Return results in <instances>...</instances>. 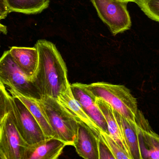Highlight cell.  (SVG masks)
Returning <instances> with one entry per match:
<instances>
[{"mask_svg": "<svg viewBox=\"0 0 159 159\" xmlns=\"http://www.w3.org/2000/svg\"><path fill=\"white\" fill-rule=\"evenodd\" d=\"M37 69L31 82L41 96L58 100L70 87L66 63L56 45L45 39L36 42Z\"/></svg>", "mask_w": 159, "mask_h": 159, "instance_id": "1", "label": "cell"}, {"mask_svg": "<svg viewBox=\"0 0 159 159\" xmlns=\"http://www.w3.org/2000/svg\"><path fill=\"white\" fill-rule=\"evenodd\" d=\"M95 97L108 103L115 111L128 120L135 122L138 113L137 99L124 85L98 82L84 84Z\"/></svg>", "mask_w": 159, "mask_h": 159, "instance_id": "2", "label": "cell"}, {"mask_svg": "<svg viewBox=\"0 0 159 159\" xmlns=\"http://www.w3.org/2000/svg\"><path fill=\"white\" fill-rule=\"evenodd\" d=\"M37 101L54 133V137L67 146H73L78 122L57 99L41 96Z\"/></svg>", "mask_w": 159, "mask_h": 159, "instance_id": "3", "label": "cell"}, {"mask_svg": "<svg viewBox=\"0 0 159 159\" xmlns=\"http://www.w3.org/2000/svg\"><path fill=\"white\" fill-rule=\"evenodd\" d=\"M10 110L17 129L29 145L47 139L34 117L24 104L16 96L9 97Z\"/></svg>", "mask_w": 159, "mask_h": 159, "instance_id": "4", "label": "cell"}, {"mask_svg": "<svg viewBox=\"0 0 159 159\" xmlns=\"http://www.w3.org/2000/svg\"><path fill=\"white\" fill-rule=\"evenodd\" d=\"M102 21L113 35L129 30L131 21L127 9L128 2L120 0H90Z\"/></svg>", "mask_w": 159, "mask_h": 159, "instance_id": "5", "label": "cell"}, {"mask_svg": "<svg viewBox=\"0 0 159 159\" xmlns=\"http://www.w3.org/2000/svg\"><path fill=\"white\" fill-rule=\"evenodd\" d=\"M0 84L23 95L40 98L37 90L16 64L9 50L4 51L0 58Z\"/></svg>", "mask_w": 159, "mask_h": 159, "instance_id": "6", "label": "cell"}, {"mask_svg": "<svg viewBox=\"0 0 159 159\" xmlns=\"http://www.w3.org/2000/svg\"><path fill=\"white\" fill-rule=\"evenodd\" d=\"M29 146L20 134L8 112L0 123L1 159H24Z\"/></svg>", "mask_w": 159, "mask_h": 159, "instance_id": "7", "label": "cell"}, {"mask_svg": "<svg viewBox=\"0 0 159 159\" xmlns=\"http://www.w3.org/2000/svg\"><path fill=\"white\" fill-rule=\"evenodd\" d=\"M70 88L75 99L83 111L101 131L109 134L105 119L95 102L96 97L85 87L84 84L73 83L70 84Z\"/></svg>", "mask_w": 159, "mask_h": 159, "instance_id": "8", "label": "cell"}, {"mask_svg": "<svg viewBox=\"0 0 159 159\" xmlns=\"http://www.w3.org/2000/svg\"><path fill=\"white\" fill-rule=\"evenodd\" d=\"M136 124L142 158L159 159V135L153 130L148 119L139 110Z\"/></svg>", "mask_w": 159, "mask_h": 159, "instance_id": "9", "label": "cell"}, {"mask_svg": "<svg viewBox=\"0 0 159 159\" xmlns=\"http://www.w3.org/2000/svg\"><path fill=\"white\" fill-rule=\"evenodd\" d=\"M74 147L80 157L85 159H99L98 137L82 122H78Z\"/></svg>", "mask_w": 159, "mask_h": 159, "instance_id": "10", "label": "cell"}, {"mask_svg": "<svg viewBox=\"0 0 159 159\" xmlns=\"http://www.w3.org/2000/svg\"><path fill=\"white\" fill-rule=\"evenodd\" d=\"M66 144L55 137L47 138L27 147L24 159H57Z\"/></svg>", "mask_w": 159, "mask_h": 159, "instance_id": "11", "label": "cell"}, {"mask_svg": "<svg viewBox=\"0 0 159 159\" xmlns=\"http://www.w3.org/2000/svg\"><path fill=\"white\" fill-rule=\"evenodd\" d=\"M9 51L16 64L31 81L38 65V53L36 48L12 47Z\"/></svg>", "mask_w": 159, "mask_h": 159, "instance_id": "12", "label": "cell"}, {"mask_svg": "<svg viewBox=\"0 0 159 159\" xmlns=\"http://www.w3.org/2000/svg\"><path fill=\"white\" fill-rule=\"evenodd\" d=\"M57 100L78 123L82 122L87 125L97 137L100 135L101 130L85 113L75 99L71 89L70 85L64 92L61 94Z\"/></svg>", "mask_w": 159, "mask_h": 159, "instance_id": "13", "label": "cell"}, {"mask_svg": "<svg viewBox=\"0 0 159 159\" xmlns=\"http://www.w3.org/2000/svg\"><path fill=\"white\" fill-rule=\"evenodd\" d=\"M113 111L128 145L132 159H143L136 121L128 120L115 110Z\"/></svg>", "mask_w": 159, "mask_h": 159, "instance_id": "14", "label": "cell"}, {"mask_svg": "<svg viewBox=\"0 0 159 159\" xmlns=\"http://www.w3.org/2000/svg\"><path fill=\"white\" fill-rule=\"evenodd\" d=\"M95 102L105 119L109 135L130 156L132 159L129 147L123 137L120 126L114 115V109L108 103L102 99L96 97Z\"/></svg>", "mask_w": 159, "mask_h": 159, "instance_id": "15", "label": "cell"}, {"mask_svg": "<svg viewBox=\"0 0 159 159\" xmlns=\"http://www.w3.org/2000/svg\"><path fill=\"white\" fill-rule=\"evenodd\" d=\"M7 90L10 95L18 98L29 109L40 125L46 137L47 138L54 137V133L38 103L37 98L23 95L9 88Z\"/></svg>", "mask_w": 159, "mask_h": 159, "instance_id": "16", "label": "cell"}, {"mask_svg": "<svg viewBox=\"0 0 159 159\" xmlns=\"http://www.w3.org/2000/svg\"><path fill=\"white\" fill-rule=\"evenodd\" d=\"M9 12L25 14L41 13L48 7L50 0H5Z\"/></svg>", "mask_w": 159, "mask_h": 159, "instance_id": "17", "label": "cell"}, {"mask_svg": "<svg viewBox=\"0 0 159 159\" xmlns=\"http://www.w3.org/2000/svg\"><path fill=\"white\" fill-rule=\"evenodd\" d=\"M134 2L149 18L159 22V0H135Z\"/></svg>", "mask_w": 159, "mask_h": 159, "instance_id": "18", "label": "cell"}, {"mask_svg": "<svg viewBox=\"0 0 159 159\" xmlns=\"http://www.w3.org/2000/svg\"><path fill=\"white\" fill-rule=\"evenodd\" d=\"M100 134L108 146L115 159H131L109 134L101 131Z\"/></svg>", "mask_w": 159, "mask_h": 159, "instance_id": "19", "label": "cell"}, {"mask_svg": "<svg viewBox=\"0 0 159 159\" xmlns=\"http://www.w3.org/2000/svg\"><path fill=\"white\" fill-rule=\"evenodd\" d=\"M10 94L7 92L5 86L0 84V123L4 116L10 110Z\"/></svg>", "mask_w": 159, "mask_h": 159, "instance_id": "20", "label": "cell"}, {"mask_svg": "<svg viewBox=\"0 0 159 159\" xmlns=\"http://www.w3.org/2000/svg\"><path fill=\"white\" fill-rule=\"evenodd\" d=\"M99 159H115L111 150L101 134L98 137Z\"/></svg>", "mask_w": 159, "mask_h": 159, "instance_id": "21", "label": "cell"}, {"mask_svg": "<svg viewBox=\"0 0 159 159\" xmlns=\"http://www.w3.org/2000/svg\"><path fill=\"white\" fill-rule=\"evenodd\" d=\"M9 10L7 9L5 0H0V15L2 19L5 18L9 13Z\"/></svg>", "mask_w": 159, "mask_h": 159, "instance_id": "22", "label": "cell"}, {"mask_svg": "<svg viewBox=\"0 0 159 159\" xmlns=\"http://www.w3.org/2000/svg\"><path fill=\"white\" fill-rule=\"evenodd\" d=\"M2 19V16L0 15V34L3 33L6 35L7 33V28L6 26L3 25L1 23V20Z\"/></svg>", "mask_w": 159, "mask_h": 159, "instance_id": "23", "label": "cell"}, {"mask_svg": "<svg viewBox=\"0 0 159 159\" xmlns=\"http://www.w3.org/2000/svg\"><path fill=\"white\" fill-rule=\"evenodd\" d=\"M120 1H124V2H135V0H120Z\"/></svg>", "mask_w": 159, "mask_h": 159, "instance_id": "24", "label": "cell"}, {"mask_svg": "<svg viewBox=\"0 0 159 159\" xmlns=\"http://www.w3.org/2000/svg\"><path fill=\"white\" fill-rule=\"evenodd\" d=\"M0 159H1V157H0Z\"/></svg>", "mask_w": 159, "mask_h": 159, "instance_id": "25", "label": "cell"}]
</instances>
